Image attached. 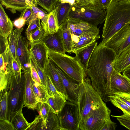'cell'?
<instances>
[{
    "label": "cell",
    "mask_w": 130,
    "mask_h": 130,
    "mask_svg": "<svg viewBox=\"0 0 130 130\" xmlns=\"http://www.w3.org/2000/svg\"><path fill=\"white\" fill-rule=\"evenodd\" d=\"M116 56L113 50L101 42L94 49L86 70L92 86L105 102L113 96L110 79Z\"/></svg>",
    "instance_id": "1"
},
{
    "label": "cell",
    "mask_w": 130,
    "mask_h": 130,
    "mask_svg": "<svg viewBox=\"0 0 130 130\" xmlns=\"http://www.w3.org/2000/svg\"><path fill=\"white\" fill-rule=\"evenodd\" d=\"M130 23V1L112 0L106 9L101 42L104 44Z\"/></svg>",
    "instance_id": "2"
},
{
    "label": "cell",
    "mask_w": 130,
    "mask_h": 130,
    "mask_svg": "<svg viewBox=\"0 0 130 130\" xmlns=\"http://www.w3.org/2000/svg\"><path fill=\"white\" fill-rule=\"evenodd\" d=\"M79 89L77 103L79 117V127L91 111L106 104L92 86L88 76L79 84Z\"/></svg>",
    "instance_id": "3"
},
{
    "label": "cell",
    "mask_w": 130,
    "mask_h": 130,
    "mask_svg": "<svg viewBox=\"0 0 130 130\" xmlns=\"http://www.w3.org/2000/svg\"><path fill=\"white\" fill-rule=\"evenodd\" d=\"M48 58L62 71L79 84L87 76L86 70L76 56L48 50Z\"/></svg>",
    "instance_id": "4"
},
{
    "label": "cell",
    "mask_w": 130,
    "mask_h": 130,
    "mask_svg": "<svg viewBox=\"0 0 130 130\" xmlns=\"http://www.w3.org/2000/svg\"><path fill=\"white\" fill-rule=\"evenodd\" d=\"M25 78L23 74L20 83H18L14 77L12 76L8 91L7 120L11 121L18 111L24 105V95Z\"/></svg>",
    "instance_id": "5"
},
{
    "label": "cell",
    "mask_w": 130,
    "mask_h": 130,
    "mask_svg": "<svg viewBox=\"0 0 130 130\" xmlns=\"http://www.w3.org/2000/svg\"><path fill=\"white\" fill-rule=\"evenodd\" d=\"M106 15V10L74 5L68 17L79 19L97 27L105 21Z\"/></svg>",
    "instance_id": "6"
},
{
    "label": "cell",
    "mask_w": 130,
    "mask_h": 130,
    "mask_svg": "<svg viewBox=\"0 0 130 130\" xmlns=\"http://www.w3.org/2000/svg\"><path fill=\"white\" fill-rule=\"evenodd\" d=\"M57 115L64 130H78L79 117L77 103L67 101Z\"/></svg>",
    "instance_id": "7"
},
{
    "label": "cell",
    "mask_w": 130,
    "mask_h": 130,
    "mask_svg": "<svg viewBox=\"0 0 130 130\" xmlns=\"http://www.w3.org/2000/svg\"><path fill=\"white\" fill-rule=\"evenodd\" d=\"M110 110L106 104L91 111L78 130H101L105 122L110 119Z\"/></svg>",
    "instance_id": "8"
},
{
    "label": "cell",
    "mask_w": 130,
    "mask_h": 130,
    "mask_svg": "<svg viewBox=\"0 0 130 130\" xmlns=\"http://www.w3.org/2000/svg\"><path fill=\"white\" fill-rule=\"evenodd\" d=\"M100 30L98 27L78 36L72 37V43L71 53L76 55L82 50L100 38Z\"/></svg>",
    "instance_id": "9"
},
{
    "label": "cell",
    "mask_w": 130,
    "mask_h": 130,
    "mask_svg": "<svg viewBox=\"0 0 130 130\" xmlns=\"http://www.w3.org/2000/svg\"><path fill=\"white\" fill-rule=\"evenodd\" d=\"M51 62L59 75L68 96L67 100L77 103L79 94L80 84L72 79L57 66Z\"/></svg>",
    "instance_id": "10"
},
{
    "label": "cell",
    "mask_w": 130,
    "mask_h": 130,
    "mask_svg": "<svg viewBox=\"0 0 130 130\" xmlns=\"http://www.w3.org/2000/svg\"><path fill=\"white\" fill-rule=\"evenodd\" d=\"M28 45L26 38L21 35L18 45L17 56L20 63L22 70L24 71L30 70L31 66Z\"/></svg>",
    "instance_id": "11"
},
{
    "label": "cell",
    "mask_w": 130,
    "mask_h": 130,
    "mask_svg": "<svg viewBox=\"0 0 130 130\" xmlns=\"http://www.w3.org/2000/svg\"><path fill=\"white\" fill-rule=\"evenodd\" d=\"M110 85L113 96L118 93L130 94V80L115 69L111 76Z\"/></svg>",
    "instance_id": "12"
},
{
    "label": "cell",
    "mask_w": 130,
    "mask_h": 130,
    "mask_svg": "<svg viewBox=\"0 0 130 130\" xmlns=\"http://www.w3.org/2000/svg\"><path fill=\"white\" fill-rule=\"evenodd\" d=\"M25 85L24 95V105L33 110H36L37 101L31 83L30 70L24 71Z\"/></svg>",
    "instance_id": "13"
},
{
    "label": "cell",
    "mask_w": 130,
    "mask_h": 130,
    "mask_svg": "<svg viewBox=\"0 0 130 130\" xmlns=\"http://www.w3.org/2000/svg\"><path fill=\"white\" fill-rule=\"evenodd\" d=\"M48 50L62 53H65L61 29L53 34H47L44 37L42 41Z\"/></svg>",
    "instance_id": "14"
},
{
    "label": "cell",
    "mask_w": 130,
    "mask_h": 130,
    "mask_svg": "<svg viewBox=\"0 0 130 130\" xmlns=\"http://www.w3.org/2000/svg\"><path fill=\"white\" fill-rule=\"evenodd\" d=\"M130 35V23L126 24L115 34L105 45L113 50L116 53Z\"/></svg>",
    "instance_id": "15"
},
{
    "label": "cell",
    "mask_w": 130,
    "mask_h": 130,
    "mask_svg": "<svg viewBox=\"0 0 130 130\" xmlns=\"http://www.w3.org/2000/svg\"><path fill=\"white\" fill-rule=\"evenodd\" d=\"M23 28H17L12 31L8 38V47L7 52L3 55L7 64L12 58H17V51L20 37L23 30Z\"/></svg>",
    "instance_id": "16"
},
{
    "label": "cell",
    "mask_w": 130,
    "mask_h": 130,
    "mask_svg": "<svg viewBox=\"0 0 130 130\" xmlns=\"http://www.w3.org/2000/svg\"><path fill=\"white\" fill-rule=\"evenodd\" d=\"M58 7L55 8L41 20V26L46 34H53L59 29L57 17Z\"/></svg>",
    "instance_id": "17"
},
{
    "label": "cell",
    "mask_w": 130,
    "mask_h": 130,
    "mask_svg": "<svg viewBox=\"0 0 130 130\" xmlns=\"http://www.w3.org/2000/svg\"><path fill=\"white\" fill-rule=\"evenodd\" d=\"M30 48V52L32 54L38 65L44 71L48 58V49L42 41L34 44Z\"/></svg>",
    "instance_id": "18"
},
{
    "label": "cell",
    "mask_w": 130,
    "mask_h": 130,
    "mask_svg": "<svg viewBox=\"0 0 130 130\" xmlns=\"http://www.w3.org/2000/svg\"><path fill=\"white\" fill-rule=\"evenodd\" d=\"M67 20L72 37L78 36L98 27L77 19L68 17Z\"/></svg>",
    "instance_id": "19"
},
{
    "label": "cell",
    "mask_w": 130,
    "mask_h": 130,
    "mask_svg": "<svg viewBox=\"0 0 130 130\" xmlns=\"http://www.w3.org/2000/svg\"><path fill=\"white\" fill-rule=\"evenodd\" d=\"M44 72L46 74L50 77L57 90L64 94L68 98L65 89L60 76L48 58L45 67Z\"/></svg>",
    "instance_id": "20"
},
{
    "label": "cell",
    "mask_w": 130,
    "mask_h": 130,
    "mask_svg": "<svg viewBox=\"0 0 130 130\" xmlns=\"http://www.w3.org/2000/svg\"><path fill=\"white\" fill-rule=\"evenodd\" d=\"M130 67V44L123 50L115 59L114 69L120 73Z\"/></svg>",
    "instance_id": "21"
},
{
    "label": "cell",
    "mask_w": 130,
    "mask_h": 130,
    "mask_svg": "<svg viewBox=\"0 0 130 130\" xmlns=\"http://www.w3.org/2000/svg\"><path fill=\"white\" fill-rule=\"evenodd\" d=\"M1 5L8 9L13 13L16 11H22L27 7H30L26 0H0Z\"/></svg>",
    "instance_id": "22"
},
{
    "label": "cell",
    "mask_w": 130,
    "mask_h": 130,
    "mask_svg": "<svg viewBox=\"0 0 130 130\" xmlns=\"http://www.w3.org/2000/svg\"><path fill=\"white\" fill-rule=\"evenodd\" d=\"M98 45V42L94 41L81 51L76 55L86 70L92 53Z\"/></svg>",
    "instance_id": "23"
},
{
    "label": "cell",
    "mask_w": 130,
    "mask_h": 130,
    "mask_svg": "<svg viewBox=\"0 0 130 130\" xmlns=\"http://www.w3.org/2000/svg\"><path fill=\"white\" fill-rule=\"evenodd\" d=\"M62 36L66 52L71 53V45L72 42V36L67 20L65 21L59 26Z\"/></svg>",
    "instance_id": "24"
},
{
    "label": "cell",
    "mask_w": 130,
    "mask_h": 130,
    "mask_svg": "<svg viewBox=\"0 0 130 130\" xmlns=\"http://www.w3.org/2000/svg\"><path fill=\"white\" fill-rule=\"evenodd\" d=\"M67 100L66 98L61 96H48L46 103L50 106V111L58 115Z\"/></svg>",
    "instance_id": "25"
},
{
    "label": "cell",
    "mask_w": 130,
    "mask_h": 130,
    "mask_svg": "<svg viewBox=\"0 0 130 130\" xmlns=\"http://www.w3.org/2000/svg\"><path fill=\"white\" fill-rule=\"evenodd\" d=\"M56 6L58 7L57 17L59 27L68 19L73 6L69 3H61L58 2Z\"/></svg>",
    "instance_id": "26"
},
{
    "label": "cell",
    "mask_w": 130,
    "mask_h": 130,
    "mask_svg": "<svg viewBox=\"0 0 130 130\" xmlns=\"http://www.w3.org/2000/svg\"><path fill=\"white\" fill-rule=\"evenodd\" d=\"M21 109L16 113L11 121L16 130H26L29 126L24 118Z\"/></svg>",
    "instance_id": "27"
},
{
    "label": "cell",
    "mask_w": 130,
    "mask_h": 130,
    "mask_svg": "<svg viewBox=\"0 0 130 130\" xmlns=\"http://www.w3.org/2000/svg\"><path fill=\"white\" fill-rule=\"evenodd\" d=\"M7 68L10 71L12 76L14 77L17 82L20 83L21 78L22 69L18 59L12 58L7 63Z\"/></svg>",
    "instance_id": "28"
},
{
    "label": "cell",
    "mask_w": 130,
    "mask_h": 130,
    "mask_svg": "<svg viewBox=\"0 0 130 130\" xmlns=\"http://www.w3.org/2000/svg\"><path fill=\"white\" fill-rule=\"evenodd\" d=\"M44 130H64L60 126L57 114L50 111Z\"/></svg>",
    "instance_id": "29"
},
{
    "label": "cell",
    "mask_w": 130,
    "mask_h": 130,
    "mask_svg": "<svg viewBox=\"0 0 130 130\" xmlns=\"http://www.w3.org/2000/svg\"><path fill=\"white\" fill-rule=\"evenodd\" d=\"M31 83L38 102L46 103L48 96L43 87L42 85L33 80L32 78Z\"/></svg>",
    "instance_id": "30"
},
{
    "label": "cell",
    "mask_w": 130,
    "mask_h": 130,
    "mask_svg": "<svg viewBox=\"0 0 130 130\" xmlns=\"http://www.w3.org/2000/svg\"><path fill=\"white\" fill-rule=\"evenodd\" d=\"M12 76L10 71L7 68L5 71L0 72V93L9 90Z\"/></svg>",
    "instance_id": "31"
},
{
    "label": "cell",
    "mask_w": 130,
    "mask_h": 130,
    "mask_svg": "<svg viewBox=\"0 0 130 130\" xmlns=\"http://www.w3.org/2000/svg\"><path fill=\"white\" fill-rule=\"evenodd\" d=\"M8 90L0 93V120L7 119Z\"/></svg>",
    "instance_id": "32"
},
{
    "label": "cell",
    "mask_w": 130,
    "mask_h": 130,
    "mask_svg": "<svg viewBox=\"0 0 130 130\" xmlns=\"http://www.w3.org/2000/svg\"><path fill=\"white\" fill-rule=\"evenodd\" d=\"M31 63L37 72L40 78L42 86L47 92V75L38 64L32 54L30 52Z\"/></svg>",
    "instance_id": "33"
},
{
    "label": "cell",
    "mask_w": 130,
    "mask_h": 130,
    "mask_svg": "<svg viewBox=\"0 0 130 130\" xmlns=\"http://www.w3.org/2000/svg\"><path fill=\"white\" fill-rule=\"evenodd\" d=\"M13 25L11 20L4 21L0 18V36L6 39L8 37L12 31Z\"/></svg>",
    "instance_id": "34"
},
{
    "label": "cell",
    "mask_w": 130,
    "mask_h": 130,
    "mask_svg": "<svg viewBox=\"0 0 130 130\" xmlns=\"http://www.w3.org/2000/svg\"><path fill=\"white\" fill-rule=\"evenodd\" d=\"M46 35L42 26L32 32L30 34L28 40L30 45L41 41Z\"/></svg>",
    "instance_id": "35"
},
{
    "label": "cell",
    "mask_w": 130,
    "mask_h": 130,
    "mask_svg": "<svg viewBox=\"0 0 130 130\" xmlns=\"http://www.w3.org/2000/svg\"><path fill=\"white\" fill-rule=\"evenodd\" d=\"M36 110L38 111L39 115L41 116L45 127L46 121L50 111V106L46 103L39 102L37 104Z\"/></svg>",
    "instance_id": "36"
},
{
    "label": "cell",
    "mask_w": 130,
    "mask_h": 130,
    "mask_svg": "<svg viewBox=\"0 0 130 130\" xmlns=\"http://www.w3.org/2000/svg\"><path fill=\"white\" fill-rule=\"evenodd\" d=\"M110 98V101L113 105L130 116V107L116 95Z\"/></svg>",
    "instance_id": "37"
},
{
    "label": "cell",
    "mask_w": 130,
    "mask_h": 130,
    "mask_svg": "<svg viewBox=\"0 0 130 130\" xmlns=\"http://www.w3.org/2000/svg\"><path fill=\"white\" fill-rule=\"evenodd\" d=\"M37 5L49 13L56 7L58 0H36Z\"/></svg>",
    "instance_id": "38"
},
{
    "label": "cell",
    "mask_w": 130,
    "mask_h": 130,
    "mask_svg": "<svg viewBox=\"0 0 130 130\" xmlns=\"http://www.w3.org/2000/svg\"><path fill=\"white\" fill-rule=\"evenodd\" d=\"M46 82L47 92L48 96L52 97L56 95L61 96L68 99L67 97L65 95L57 90L50 78L47 75Z\"/></svg>",
    "instance_id": "39"
},
{
    "label": "cell",
    "mask_w": 130,
    "mask_h": 130,
    "mask_svg": "<svg viewBox=\"0 0 130 130\" xmlns=\"http://www.w3.org/2000/svg\"><path fill=\"white\" fill-rule=\"evenodd\" d=\"M28 26L25 31V34L27 38L29 40L30 34L41 27L40 23V19L36 18L32 19L28 23Z\"/></svg>",
    "instance_id": "40"
},
{
    "label": "cell",
    "mask_w": 130,
    "mask_h": 130,
    "mask_svg": "<svg viewBox=\"0 0 130 130\" xmlns=\"http://www.w3.org/2000/svg\"><path fill=\"white\" fill-rule=\"evenodd\" d=\"M45 125L40 115L36 116L34 120L29 123V127L26 130H43Z\"/></svg>",
    "instance_id": "41"
},
{
    "label": "cell",
    "mask_w": 130,
    "mask_h": 130,
    "mask_svg": "<svg viewBox=\"0 0 130 130\" xmlns=\"http://www.w3.org/2000/svg\"><path fill=\"white\" fill-rule=\"evenodd\" d=\"M112 0H95L92 3L86 6L97 9L106 10Z\"/></svg>",
    "instance_id": "42"
},
{
    "label": "cell",
    "mask_w": 130,
    "mask_h": 130,
    "mask_svg": "<svg viewBox=\"0 0 130 130\" xmlns=\"http://www.w3.org/2000/svg\"><path fill=\"white\" fill-rule=\"evenodd\" d=\"M120 116L111 115L116 118L121 124L130 130V116L125 112Z\"/></svg>",
    "instance_id": "43"
},
{
    "label": "cell",
    "mask_w": 130,
    "mask_h": 130,
    "mask_svg": "<svg viewBox=\"0 0 130 130\" xmlns=\"http://www.w3.org/2000/svg\"><path fill=\"white\" fill-rule=\"evenodd\" d=\"M31 7L33 11L32 20L37 18L41 20L48 13L45 10H43L42 9L39 8L36 6Z\"/></svg>",
    "instance_id": "44"
},
{
    "label": "cell",
    "mask_w": 130,
    "mask_h": 130,
    "mask_svg": "<svg viewBox=\"0 0 130 130\" xmlns=\"http://www.w3.org/2000/svg\"><path fill=\"white\" fill-rule=\"evenodd\" d=\"M33 14L32 9L31 7H29L22 11L20 17L24 19L26 21L25 24H28L29 21L32 19Z\"/></svg>",
    "instance_id": "45"
},
{
    "label": "cell",
    "mask_w": 130,
    "mask_h": 130,
    "mask_svg": "<svg viewBox=\"0 0 130 130\" xmlns=\"http://www.w3.org/2000/svg\"><path fill=\"white\" fill-rule=\"evenodd\" d=\"M0 130H16L11 122L7 120H0Z\"/></svg>",
    "instance_id": "46"
},
{
    "label": "cell",
    "mask_w": 130,
    "mask_h": 130,
    "mask_svg": "<svg viewBox=\"0 0 130 130\" xmlns=\"http://www.w3.org/2000/svg\"><path fill=\"white\" fill-rule=\"evenodd\" d=\"M8 39L0 36V52L1 54H4L8 50Z\"/></svg>",
    "instance_id": "47"
},
{
    "label": "cell",
    "mask_w": 130,
    "mask_h": 130,
    "mask_svg": "<svg viewBox=\"0 0 130 130\" xmlns=\"http://www.w3.org/2000/svg\"><path fill=\"white\" fill-rule=\"evenodd\" d=\"M116 126V124L110 119L105 122L101 130H115Z\"/></svg>",
    "instance_id": "48"
},
{
    "label": "cell",
    "mask_w": 130,
    "mask_h": 130,
    "mask_svg": "<svg viewBox=\"0 0 130 130\" xmlns=\"http://www.w3.org/2000/svg\"><path fill=\"white\" fill-rule=\"evenodd\" d=\"M116 95L130 107V94L122 93H117Z\"/></svg>",
    "instance_id": "49"
},
{
    "label": "cell",
    "mask_w": 130,
    "mask_h": 130,
    "mask_svg": "<svg viewBox=\"0 0 130 130\" xmlns=\"http://www.w3.org/2000/svg\"><path fill=\"white\" fill-rule=\"evenodd\" d=\"M31 76L32 79L42 85L39 75L34 67L31 65L30 69Z\"/></svg>",
    "instance_id": "50"
},
{
    "label": "cell",
    "mask_w": 130,
    "mask_h": 130,
    "mask_svg": "<svg viewBox=\"0 0 130 130\" xmlns=\"http://www.w3.org/2000/svg\"><path fill=\"white\" fill-rule=\"evenodd\" d=\"M26 21L24 18L20 17L15 20L13 22L14 25L17 28H21L25 24Z\"/></svg>",
    "instance_id": "51"
},
{
    "label": "cell",
    "mask_w": 130,
    "mask_h": 130,
    "mask_svg": "<svg viewBox=\"0 0 130 130\" xmlns=\"http://www.w3.org/2000/svg\"><path fill=\"white\" fill-rule=\"evenodd\" d=\"M7 63L5 60L3 54H1L0 55V72L5 71L7 69Z\"/></svg>",
    "instance_id": "52"
},
{
    "label": "cell",
    "mask_w": 130,
    "mask_h": 130,
    "mask_svg": "<svg viewBox=\"0 0 130 130\" xmlns=\"http://www.w3.org/2000/svg\"><path fill=\"white\" fill-rule=\"evenodd\" d=\"M95 0H76L75 5L77 6H87L90 5Z\"/></svg>",
    "instance_id": "53"
},
{
    "label": "cell",
    "mask_w": 130,
    "mask_h": 130,
    "mask_svg": "<svg viewBox=\"0 0 130 130\" xmlns=\"http://www.w3.org/2000/svg\"><path fill=\"white\" fill-rule=\"evenodd\" d=\"M0 18L4 21H8L10 20L6 13L1 4H0Z\"/></svg>",
    "instance_id": "54"
},
{
    "label": "cell",
    "mask_w": 130,
    "mask_h": 130,
    "mask_svg": "<svg viewBox=\"0 0 130 130\" xmlns=\"http://www.w3.org/2000/svg\"><path fill=\"white\" fill-rule=\"evenodd\" d=\"M58 2L61 3H69L73 6L76 3V0H58Z\"/></svg>",
    "instance_id": "55"
},
{
    "label": "cell",
    "mask_w": 130,
    "mask_h": 130,
    "mask_svg": "<svg viewBox=\"0 0 130 130\" xmlns=\"http://www.w3.org/2000/svg\"><path fill=\"white\" fill-rule=\"evenodd\" d=\"M28 5L31 7L35 6L37 5L36 0H26Z\"/></svg>",
    "instance_id": "56"
},
{
    "label": "cell",
    "mask_w": 130,
    "mask_h": 130,
    "mask_svg": "<svg viewBox=\"0 0 130 130\" xmlns=\"http://www.w3.org/2000/svg\"><path fill=\"white\" fill-rule=\"evenodd\" d=\"M123 75L125 76H130V67L122 72Z\"/></svg>",
    "instance_id": "57"
},
{
    "label": "cell",
    "mask_w": 130,
    "mask_h": 130,
    "mask_svg": "<svg viewBox=\"0 0 130 130\" xmlns=\"http://www.w3.org/2000/svg\"><path fill=\"white\" fill-rule=\"evenodd\" d=\"M127 77L129 80H130V76H125Z\"/></svg>",
    "instance_id": "58"
},
{
    "label": "cell",
    "mask_w": 130,
    "mask_h": 130,
    "mask_svg": "<svg viewBox=\"0 0 130 130\" xmlns=\"http://www.w3.org/2000/svg\"><path fill=\"white\" fill-rule=\"evenodd\" d=\"M120 1H130V0H117Z\"/></svg>",
    "instance_id": "59"
},
{
    "label": "cell",
    "mask_w": 130,
    "mask_h": 130,
    "mask_svg": "<svg viewBox=\"0 0 130 130\" xmlns=\"http://www.w3.org/2000/svg\"></svg>",
    "instance_id": "60"
},
{
    "label": "cell",
    "mask_w": 130,
    "mask_h": 130,
    "mask_svg": "<svg viewBox=\"0 0 130 130\" xmlns=\"http://www.w3.org/2000/svg\"></svg>",
    "instance_id": "61"
}]
</instances>
